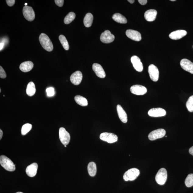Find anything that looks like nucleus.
<instances>
[{"label":"nucleus","instance_id":"obj_30","mask_svg":"<svg viewBox=\"0 0 193 193\" xmlns=\"http://www.w3.org/2000/svg\"><path fill=\"white\" fill-rule=\"evenodd\" d=\"M185 184L188 188L191 187L193 186V174H190L187 177L185 180Z\"/></svg>","mask_w":193,"mask_h":193},{"label":"nucleus","instance_id":"obj_3","mask_svg":"<svg viewBox=\"0 0 193 193\" xmlns=\"http://www.w3.org/2000/svg\"><path fill=\"white\" fill-rule=\"evenodd\" d=\"M140 174V171L136 168H132L127 171L124 174L123 178L125 181H132L136 179Z\"/></svg>","mask_w":193,"mask_h":193},{"label":"nucleus","instance_id":"obj_47","mask_svg":"<svg viewBox=\"0 0 193 193\" xmlns=\"http://www.w3.org/2000/svg\"></svg>","mask_w":193,"mask_h":193},{"label":"nucleus","instance_id":"obj_28","mask_svg":"<svg viewBox=\"0 0 193 193\" xmlns=\"http://www.w3.org/2000/svg\"><path fill=\"white\" fill-rule=\"evenodd\" d=\"M59 39L63 48L65 50H68L69 48V45L65 37L63 35H61L59 37Z\"/></svg>","mask_w":193,"mask_h":193},{"label":"nucleus","instance_id":"obj_15","mask_svg":"<svg viewBox=\"0 0 193 193\" xmlns=\"http://www.w3.org/2000/svg\"><path fill=\"white\" fill-rule=\"evenodd\" d=\"M126 34L128 37L135 41H139L141 40V34L136 30H126Z\"/></svg>","mask_w":193,"mask_h":193},{"label":"nucleus","instance_id":"obj_13","mask_svg":"<svg viewBox=\"0 0 193 193\" xmlns=\"http://www.w3.org/2000/svg\"><path fill=\"white\" fill-rule=\"evenodd\" d=\"M180 64L183 69L193 74V63L188 59H183L181 61Z\"/></svg>","mask_w":193,"mask_h":193},{"label":"nucleus","instance_id":"obj_18","mask_svg":"<svg viewBox=\"0 0 193 193\" xmlns=\"http://www.w3.org/2000/svg\"><path fill=\"white\" fill-rule=\"evenodd\" d=\"M187 34L186 30H178L171 33L169 35V37L174 40H178L185 36Z\"/></svg>","mask_w":193,"mask_h":193},{"label":"nucleus","instance_id":"obj_34","mask_svg":"<svg viewBox=\"0 0 193 193\" xmlns=\"http://www.w3.org/2000/svg\"><path fill=\"white\" fill-rule=\"evenodd\" d=\"M7 76L2 66H0V77L1 79H5Z\"/></svg>","mask_w":193,"mask_h":193},{"label":"nucleus","instance_id":"obj_21","mask_svg":"<svg viewBox=\"0 0 193 193\" xmlns=\"http://www.w3.org/2000/svg\"><path fill=\"white\" fill-rule=\"evenodd\" d=\"M117 110L119 118L121 121L124 123H127L128 120L127 114L124 109L121 106L118 104L117 106Z\"/></svg>","mask_w":193,"mask_h":193},{"label":"nucleus","instance_id":"obj_22","mask_svg":"<svg viewBox=\"0 0 193 193\" xmlns=\"http://www.w3.org/2000/svg\"><path fill=\"white\" fill-rule=\"evenodd\" d=\"M33 63L30 61H24L20 64L19 68L20 70L24 72H30L33 68Z\"/></svg>","mask_w":193,"mask_h":193},{"label":"nucleus","instance_id":"obj_33","mask_svg":"<svg viewBox=\"0 0 193 193\" xmlns=\"http://www.w3.org/2000/svg\"><path fill=\"white\" fill-rule=\"evenodd\" d=\"M47 95L48 96H52L54 95L55 94L54 89L53 87H49L46 89Z\"/></svg>","mask_w":193,"mask_h":193},{"label":"nucleus","instance_id":"obj_43","mask_svg":"<svg viewBox=\"0 0 193 193\" xmlns=\"http://www.w3.org/2000/svg\"><path fill=\"white\" fill-rule=\"evenodd\" d=\"M16 193H23L22 192H17Z\"/></svg>","mask_w":193,"mask_h":193},{"label":"nucleus","instance_id":"obj_37","mask_svg":"<svg viewBox=\"0 0 193 193\" xmlns=\"http://www.w3.org/2000/svg\"><path fill=\"white\" fill-rule=\"evenodd\" d=\"M139 3L142 5H146L147 2V0H139Z\"/></svg>","mask_w":193,"mask_h":193},{"label":"nucleus","instance_id":"obj_12","mask_svg":"<svg viewBox=\"0 0 193 193\" xmlns=\"http://www.w3.org/2000/svg\"><path fill=\"white\" fill-rule=\"evenodd\" d=\"M131 60L133 67L137 71L141 72L143 71V67L140 58L136 55L131 57Z\"/></svg>","mask_w":193,"mask_h":193},{"label":"nucleus","instance_id":"obj_5","mask_svg":"<svg viewBox=\"0 0 193 193\" xmlns=\"http://www.w3.org/2000/svg\"><path fill=\"white\" fill-rule=\"evenodd\" d=\"M100 139L101 140L109 143L115 142L118 140V137L116 135L108 132L102 133L100 135Z\"/></svg>","mask_w":193,"mask_h":193},{"label":"nucleus","instance_id":"obj_16","mask_svg":"<svg viewBox=\"0 0 193 193\" xmlns=\"http://www.w3.org/2000/svg\"><path fill=\"white\" fill-rule=\"evenodd\" d=\"M83 75L81 72L77 71L73 73L70 77L71 82L75 85H79L82 79Z\"/></svg>","mask_w":193,"mask_h":193},{"label":"nucleus","instance_id":"obj_14","mask_svg":"<svg viewBox=\"0 0 193 193\" xmlns=\"http://www.w3.org/2000/svg\"><path fill=\"white\" fill-rule=\"evenodd\" d=\"M148 114L152 117H163L166 115V111L161 108H153L149 111Z\"/></svg>","mask_w":193,"mask_h":193},{"label":"nucleus","instance_id":"obj_20","mask_svg":"<svg viewBox=\"0 0 193 193\" xmlns=\"http://www.w3.org/2000/svg\"><path fill=\"white\" fill-rule=\"evenodd\" d=\"M157 15V11L155 9H149L145 12L144 17L147 21H154Z\"/></svg>","mask_w":193,"mask_h":193},{"label":"nucleus","instance_id":"obj_23","mask_svg":"<svg viewBox=\"0 0 193 193\" xmlns=\"http://www.w3.org/2000/svg\"><path fill=\"white\" fill-rule=\"evenodd\" d=\"M112 19L115 21L121 24H126L127 22L126 18L121 14L119 13L114 14L112 16Z\"/></svg>","mask_w":193,"mask_h":193},{"label":"nucleus","instance_id":"obj_2","mask_svg":"<svg viewBox=\"0 0 193 193\" xmlns=\"http://www.w3.org/2000/svg\"><path fill=\"white\" fill-rule=\"evenodd\" d=\"M0 164L8 171L12 172L16 170L15 165L11 159L5 156L2 155L0 157Z\"/></svg>","mask_w":193,"mask_h":193},{"label":"nucleus","instance_id":"obj_39","mask_svg":"<svg viewBox=\"0 0 193 193\" xmlns=\"http://www.w3.org/2000/svg\"><path fill=\"white\" fill-rule=\"evenodd\" d=\"M189 152L190 154L193 156V146L190 148Z\"/></svg>","mask_w":193,"mask_h":193},{"label":"nucleus","instance_id":"obj_44","mask_svg":"<svg viewBox=\"0 0 193 193\" xmlns=\"http://www.w3.org/2000/svg\"><path fill=\"white\" fill-rule=\"evenodd\" d=\"M171 1H175L176 0H171Z\"/></svg>","mask_w":193,"mask_h":193},{"label":"nucleus","instance_id":"obj_1","mask_svg":"<svg viewBox=\"0 0 193 193\" xmlns=\"http://www.w3.org/2000/svg\"><path fill=\"white\" fill-rule=\"evenodd\" d=\"M40 44L44 50L51 52L53 49V44L48 36L44 33L41 34L39 37Z\"/></svg>","mask_w":193,"mask_h":193},{"label":"nucleus","instance_id":"obj_35","mask_svg":"<svg viewBox=\"0 0 193 193\" xmlns=\"http://www.w3.org/2000/svg\"><path fill=\"white\" fill-rule=\"evenodd\" d=\"M54 1L56 5L59 7H62L64 2L63 0H55Z\"/></svg>","mask_w":193,"mask_h":193},{"label":"nucleus","instance_id":"obj_25","mask_svg":"<svg viewBox=\"0 0 193 193\" xmlns=\"http://www.w3.org/2000/svg\"><path fill=\"white\" fill-rule=\"evenodd\" d=\"M36 92V88L35 84L32 82L28 84L26 87V93L30 96H33Z\"/></svg>","mask_w":193,"mask_h":193},{"label":"nucleus","instance_id":"obj_41","mask_svg":"<svg viewBox=\"0 0 193 193\" xmlns=\"http://www.w3.org/2000/svg\"><path fill=\"white\" fill-rule=\"evenodd\" d=\"M128 1L131 4L134 3L135 2L134 0H128Z\"/></svg>","mask_w":193,"mask_h":193},{"label":"nucleus","instance_id":"obj_40","mask_svg":"<svg viewBox=\"0 0 193 193\" xmlns=\"http://www.w3.org/2000/svg\"><path fill=\"white\" fill-rule=\"evenodd\" d=\"M3 135V132L2 131L1 129L0 130V139H1Z\"/></svg>","mask_w":193,"mask_h":193},{"label":"nucleus","instance_id":"obj_38","mask_svg":"<svg viewBox=\"0 0 193 193\" xmlns=\"http://www.w3.org/2000/svg\"><path fill=\"white\" fill-rule=\"evenodd\" d=\"M5 46V44H4L3 42H1V44H0V46H1V47H0V50H1V51L3 50Z\"/></svg>","mask_w":193,"mask_h":193},{"label":"nucleus","instance_id":"obj_7","mask_svg":"<svg viewBox=\"0 0 193 193\" xmlns=\"http://www.w3.org/2000/svg\"><path fill=\"white\" fill-rule=\"evenodd\" d=\"M23 16L26 19L30 22H32L35 19V14L32 8L28 6H25L23 9Z\"/></svg>","mask_w":193,"mask_h":193},{"label":"nucleus","instance_id":"obj_9","mask_svg":"<svg viewBox=\"0 0 193 193\" xmlns=\"http://www.w3.org/2000/svg\"><path fill=\"white\" fill-rule=\"evenodd\" d=\"M149 77L154 82H157L159 79V72L157 67L154 65H150L148 68Z\"/></svg>","mask_w":193,"mask_h":193},{"label":"nucleus","instance_id":"obj_8","mask_svg":"<svg viewBox=\"0 0 193 193\" xmlns=\"http://www.w3.org/2000/svg\"><path fill=\"white\" fill-rule=\"evenodd\" d=\"M166 131L163 129H159L152 131L148 135L149 139L151 141L163 138L166 135Z\"/></svg>","mask_w":193,"mask_h":193},{"label":"nucleus","instance_id":"obj_27","mask_svg":"<svg viewBox=\"0 0 193 193\" xmlns=\"http://www.w3.org/2000/svg\"><path fill=\"white\" fill-rule=\"evenodd\" d=\"M75 100L76 102L80 106H86L88 105V102L87 100L82 96L79 95L75 96Z\"/></svg>","mask_w":193,"mask_h":193},{"label":"nucleus","instance_id":"obj_17","mask_svg":"<svg viewBox=\"0 0 193 193\" xmlns=\"http://www.w3.org/2000/svg\"><path fill=\"white\" fill-rule=\"evenodd\" d=\"M92 69L96 74L101 79H104L106 77V73L103 68L100 64L97 63H94L92 65Z\"/></svg>","mask_w":193,"mask_h":193},{"label":"nucleus","instance_id":"obj_45","mask_svg":"<svg viewBox=\"0 0 193 193\" xmlns=\"http://www.w3.org/2000/svg\"><path fill=\"white\" fill-rule=\"evenodd\" d=\"M65 147H67V145H65Z\"/></svg>","mask_w":193,"mask_h":193},{"label":"nucleus","instance_id":"obj_10","mask_svg":"<svg viewBox=\"0 0 193 193\" xmlns=\"http://www.w3.org/2000/svg\"><path fill=\"white\" fill-rule=\"evenodd\" d=\"M114 38V36L109 30H106L102 33L100 37V40L104 44H110L112 42Z\"/></svg>","mask_w":193,"mask_h":193},{"label":"nucleus","instance_id":"obj_29","mask_svg":"<svg viewBox=\"0 0 193 193\" xmlns=\"http://www.w3.org/2000/svg\"><path fill=\"white\" fill-rule=\"evenodd\" d=\"M75 14L74 12H70L65 17L64 22L65 24H68L72 22L75 19Z\"/></svg>","mask_w":193,"mask_h":193},{"label":"nucleus","instance_id":"obj_4","mask_svg":"<svg viewBox=\"0 0 193 193\" xmlns=\"http://www.w3.org/2000/svg\"><path fill=\"white\" fill-rule=\"evenodd\" d=\"M167 173L164 168H161L158 172L156 175L155 180L158 184L163 185L165 184L167 179Z\"/></svg>","mask_w":193,"mask_h":193},{"label":"nucleus","instance_id":"obj_46","mask_svg":"<svg viewBox=\"0 0 193 193\" xmlns=\"http://www.w3.org/2000/svg\"><path fill=\"white\" fill-rule=\"evenodd\" d=\"M1 92V89H0V92Z\"/></svg>","mask_w":193,"mask_h":193},{"label":"nucleus","instance_id":"obj_19","mask_svg":"<svg viewBox=\"0 0 193 193\" xmlns=\"http://www.w3.org/2000/svg\"><path fill=\"white\" fill-rule=\"evenodd\" d=\"M38 168V165L36 163H33L31 164L26 168V174L30 177H33L36 175Z\"/></svg>","mask_w":193,"mask_h":193},{"label":"nucleus","instance_id":"obj_31","mask_svg":"<svg viewBox=\"0 0 193 193\" xmlns=\"http://www.w3.org/2000/svg\"><path fill=\"white\" fill-rule=\"evenodd\" d=\"M32 125L30 124H26L23 126L21 129V133L23 135H25L31 130Z\"/></svg>","mask_w":193,"mask_h":193},{"label":"nucleus","instance_id":"obj_32","mask_svg":"<svg viewBox=\"0 0 193 193\" xmlns=\"http://www.w3.org/2000/svg\"><path fill=\"white\" fill-rule=\"evenodd\" d=\"M186 106L188 111L193 112V96L189 98L186 102Z\"/></svg>","mask_w":193,"mask_h":193},{"label":"nucleus","instance_id":"obj_6","mask_svg":"<svg viewBox=\"0 0 193 193\" xmlns=\"http://www.w3.org/2000/svg\"><path fill=\"white\" fill-rule=\"evenodd\" d=\"M59 139L63 145L68 144L70 141L71 137L69 133L63 127H61L59 130Z\"/></svg>","mask_w":193,"mask_h":193},{"label":"nucleus","instance_id":"obj_11","mask_svg":"<svg viewBox=\"0 0 193 193\" xmlns=\"http://www.w3.org/2000/svg\"><path fill=\"white\" fill-rule=\"evenodd\" d=\"M132 93L137 95H143L147 93V89L144 86L140 85H135L130 88Z\"/></svg>","mask_w":193,"mask_h":193},{"label":"nucleus","instance_id":"obj_36","mask_svg":"<svg viewBox=\"0 0 193 193\" xmlns=\"http://www.w3.org/2000/svg\"><path fill=\"white\" fill-rule=\"evenodd\" d=\"M6 1L8 5L10 6V7L13 6L14 4H15L16 2L15 0H7Z\"/></svg>","mask_w":193,"mask_h":193},{"label":"nucleus","instance_id":"obj_26","mask_svg":"<svg viewBox=\"0 0 193 193\" xmlns=\"http://www.w3.org/2000/svg\"><path fill=\"white\" fill-rule=\"evenodd\" d=\"M89 175L91 177L96 175V165L94 162H90L87 167Z\"/></svg>","mask_w":193,"mask_h":193},{"label":"nucleus","instance_id":"obj_24","mask_svg":"<svg viewBox=\"0 0 193 193\" xmlns=\"http://www.w3.org/2000/svg\"><path fill=\"white\" fill-rule=\"evenodd\" d=\"M93 20V15L91 13H87L84 18L83 20L84 25L86 27H90L92 26Z\"/></svg>","mask_w":193,"mask_h":193},{"label":"nucleus","instance_id":"obj_42","mask_svg":"<svg viewBox=\"0 0 193 193\" xmlns=\"http://www.w3.org/2000/svg\"><path fill=\"white\" fill-rule=\"evenodd\" d=\"M27 5H28V4H27V3H25V6H27Z\"/></svg>","mask_w":193,"mask_h":193}]
</instances>
